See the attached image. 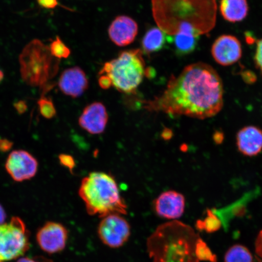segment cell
Here are the masks:
<instances>
[{
	"label": "cell",
	"instance_id": "1",
	"mask_svg": "<svg viewBox=\"0 0 262 262\" xmlns=\"http://www.w3.org/2000/svg\"><path fill=\"white\" fill-rule=\"evenodd\" d=\"M222 78L211 66L198 62L172 75L163 93L140 101L149 112L184 116L204 120L215 116L224 106Z\"/></svg>",
	"mask_w": 262,
	"mask_h": 262
},
{
	"label": "cell",
	"instance_id": "2",
	"mask_svg": "<svg viewBox=\"0 0 262 262\" xmlns=\"http://www.w3.org/2000/svg\"><path fill=\"white\" fill-rule=\"evenodd\" d=\"M154 19L166 35L208 34L217 21L216 0H151Z\"/></svg>",
	"mask_w": 262,
	"mask_h": 262
},
{
	"label": "cell",
	"instance_id": "3",
	"mask_svg": "<svg viewBox=\"0 0 262 262\" xmlns=\"http://www.w3.org/2000/svg\"><path fill=\"white\" fill-rule=\"evenodd\" d=\"M202 238L191 227L173 221L160 225L147 242L153 262H199Z\"/></svg>",
	"mask_w": 262,
	"mask_h": 262
},
{
	"label": "cell",
	"instance_id": "4",
	"mask_svg": "<svg viewBox=\"0 0 262 262\" xmlns=\"http://www.w3.org/2000/svg\"><path fill=\"white\" fill-rule=\"evenodd\" d=\"M78 194L88 214L103 218L110 214H127V205L116 180L103 172H93L81 180Z\"/></svg>",
	"mask_w": 262,
	"mask_h": 262
},
{
	"label": "cell",
	"instance_id": "5",
	"mask_svg": "<svg viewBox=\"0 0 262 262\" xmlns=\"http://www.w3.org/2000/svg\"><path fill=\"white\" fill-rule=\"evenodd\" d=\"M22 79L31 86L41 88L45 94L48 83L58 73L60 60L52 56L49 47L35 39L26 46L19 57Z\"/></svg>",
	"mask_w": 262,
	"mask_h": 262
},
{
	"label": "cell",
	"instance_id": "6",
	"mask_svg": "<svg viewBox=\"0 0 262 262\" xmlns=\"http://www.w3.org/2000/svg\"><path fill=\"white\" fill-rule=\"evenodd\" d=\"M142 51L139 49L124 51L117 58L106 62L99 75H105L111 85L120 93L130 94L136 90L147 76Z\"/></svg>",
	"mask_w": 262,
	"mask_h": 262
},
{
	"label": "cell",
	"instance_id": "7",
	"mask_svg": "<svg viewBox=\"0 0 262 262\" xmlns=\"http://www.w3.org/2000/svg\"><path fill=\"white\" fill-rule=\"evenodd\" d=\"M29 248V232L21 219L14 217L0 225V261L21 257Z\"/></svg>",
	"mask_w": 262,
	"mask_h": 262
},
{
	"label": "cell",
	"instance_id": "8",
	"mask_svg": "<svg viewBox=\"0 0 262 262\" xmlns=\"http://www.w3.org/2000/svg\"><path fill=\"white\" fill-rule=\"evenodd\" d=\"M98 235L101 242L111 248H118L128 241L130 235L129 223L120 214L103 217L98 225Z\"/></svg>",
	"mask_w": 262,
	"mask_h": 262
},
{
	"label": "cell",
	"instance_id": "9",
	"mask_svg": "<svg viewBox=\"0 0 262 262\" xmlns=\"http://www.w3.org/2000/svg\"><path fill=\"white\" fill-rule=\"evenodd\" d=\"M37 159L26 150H16L10 154L5 168L16 182H21L34 178L37 172Z\"/></svg>",
	"mask_w": 262,
	"mask_h": 262
},
{
	"label": "cell",
	"instance_id": "10",
	"mask_svg": "<svg viewBox=\"0 0 262 262\" xmlns=\"http://www.w3.org/2000/svg\"><path fill=\"white\" fill-rule=\"evenodd\" d=\"M211 52L216 63L223 67H229L241 60L242 44L234 35H222L213 42Z\"/></svg>",
	"mask_w": 262,
	"mask_h": 262
},
{
	"label": "cell",
	"instance_id": "11",
	"mask_svg": "<svg viewBox=\"0 0 262 262\" xmlns=\"http://www.w3.org/2000/svg\"><path fill=\"white\" fill-rule=\"evenodd\" d=\"M68 231L63 225L49 222L37 232V243L42 250L54 254L63 250L67 245Z\"/></svg>",
	"mask_w": 262,
	"mask_h": 262
},
{
	"label": "cell",
	"instance_id": "12",
	"mask_svg": "<svg viewBox=\"0 0 262 262\" xmlns=\"http://www.w3.org/2000/svg\"><path fill=\"white\" fill-rule=\"evenodd\" d=\"M185 208L184 195L172 190L162 192L154 202L156 214L169 220H176L182 217Z\"/></svg>",
	"mask_w": 262,
	"mask_h": 262
},
{
	"label": "cell",
	"instance_id": "13",
	"mask_svg": "<svg viewBox=\"0 0 262 262\" xmlns=\"http://www.w3.org/2000/svg\"><path fill=\"white\" fill-rule=\"evenodd\" d=\"M108 122V114L102 103H92L84 108L78 119L82 129L91 134H100L106 129Z\"/></svg>",
	"mask_w": 262,
	"mask_h": 262
},
{
	"label": "cell",
	"instance_id": "14",
	"mask_svg": "<svg viewBox=\"0 0 262 262\" xmlns=\"http://www.w3.org/2000/svg\"><path fill=\"white\" fill-rule=\"evenodd\" d=\"M137 22L129 16H118L108 29V35L113 43L120 47H126L135 40L138 34Z\"/></svg>",
	"mask_w": 262,
	"mask_h": 262
},
{
	"label": "cell",
	"instance_id": "15",
	"mask_svg": "<svg viewBox=\"0 0 262 262\" xmlns=\"http://www.w3.org/2000/svg\"><path fill=\"white\" fill-rule=\"evenodd\" d=\"M89 86L86 74L80 67L68 68L60 75L58 87L64 94L73 98L79 97Z\"/></svg>",
	"mask_w": 262,
	"mask_h": 262
},
{
	"label": "cell",
	"instance_id": "16",
	"mask_svg": "<svg viewBox=\"0 0 262 262\" xmlns=\"http://www.w3.org/2000/svg\"><path fill=\"white\" fill-rule=\"evenodd\" d=\"M236 143L242 155L257 156L262 150V130L254 126L244 127L237 133Z\"/></svg>",
	"mask_w": 262,
	"mask_h": 262
},
{
	"label": "cell",
	"instance_id": "17",
	"mask_svg": "<svg viewBox=\"0 0 262 262\" xmlns=\"http://www.w3.org/2000/svg\"><path fill=\"white\" fill-rule=\"evenodd\" d=\"M219 9L226 21L234 24L247 17L249 5L247 0H221Z\"/></svg>",
	"mask_w": 262,
	"mask_h": 262
},
{
	"label": "cell",
	"instance_id": "18",
	"mask_svg": "<svg viewBox=\"0 0 262 262\" xmlns=\"http://www.w3.org/2000/svg\"><path fill=\"white\" fill-rule=\"evenodd\" d=\"M167 35L158 27L149 29L142 41L143 51L147 54L159 52L165 47Z\"/></svg>",
	"mask_w": 262,
	"mask_h": 262
},
{
	"label": "cell",
	"instance_id": "19",
	"mask_svg": "<svg viewBox=\"0 0 262 262\" xmlns=\"http://www.w3.org/2000/svg\"><path fill=\"white\" fill-rule=\"evenodd\" d=\"M199 39L184 35H176L173 37L167 35V41L173 44L176 53L180 55L192 53L196 48Z\"/></svg>",
	"mask_w": 262,
	"mask_h": 262
},
{
	"label": "cell",
	"instance_id": "20",
	"mask_svg": "<svg viewBox=\"0 0 262 262\" xmlns=\"http://www.w3.org/2000/svg\"><path fill=\"white\" fill-rule=\"evenodd\" d=\"M225 262H253L251 252L243 245H235L225 255Z\"/></svg>",
	"mask_w": 262,
	"mask_h": 262
},
{
	"label": "cell",
	"instance_id": "21",
	"mask_svg": "<svg viewBox=\"0 0 262 262\" xmlns=\"http://www.w3.org/2000/svg\"><path fill=\"white\" fill-rule=\"evenodd\" d=\"M49 49L52 56L58 60L61 58H68L71 53L70 49L67 47L59 36H57L55 40L51 42Z\"/></svg>",
	"mask_w": 262,
	"mask_h": 262
},
{
	"label": "cell",
	"instance_id": "22",
	"mask_svg": "<svg viewBox=\"0 0 262 262\" xmlns=\"http://www.w3.org/2000/svg\"><path fill=\"white\" fill-rule=\"evenodd\" d=\"M45 96V95H42L38 101L39 111L42 117L51 119L56 115V110L51 98Z\"/></svg>",
	"mask_w": 262,
	"mask_h": 262
},
{
	"label": "cell",
	"instance_id": "23",
	"mask_svg": "<svg viewBox=\"0 0 262 262\" xmlns=\"http://www.w3.org/2000/svg\"><path fill=\"white\" fill-rule=\"evenodd\" d=\"M254 61L255 67L260 71L262 75V38L256 42Z\"/></svg>",
	"mask_w": 262,
	"mask_h": 262
},
{
	"label": "cell",
	"instance_id": "24",
	"mask_svg": "<svg viewBox=\"0 0 262 262\" xmlns=\"http://www.w3.org/2000/svg\"><path fill=\"white\" fill-rule=\"evenodd\" d=\"M60 163L72 171L74 168L75 163L73 157L70 155H62L59 156Z\"/></svg>",
	"mask_w": 262,
	"mask_h": 262
},
{
	"label": "cell",
	"instance_id": "25",
	"mask_svg": "<svg viewBox=\"0 0 262 262\" xmlns=\"http://www.w3.org/2000/svg\"><path fill=\"white\" fill-rule=\"evenodd\" d=\"M37 2L42 8L48 9H54L58 5L57 0H37Z\"/></svg>",
	"mask_w": 262,
	"mask_h": 262
},
{
	"label": "cell",
	"instance_id": "26",
	"mask_svg": "<svg viewBox=\"0 0 262 262\" xmlns=\"http://www.w3.org/2000/svg\"><path fill=\"white\" fill-rule=\"evenodd\" d=\"M16 262H53L49 258L42 256L26 257L19 258Z\"/></svg>",
	"mask_w": 262,
	"mask_h": 262
},
{
	"label": "cell",
	"instance_id": "27",
	"mask_svg": "<svg viewBox=\"0 0 262 262\" xmlns=\"http://www.w3.org/2000/svg\"><path fill=\"white\" fill-rule=\"evenodd\" d=\"M255 253L257 255L258 260H262V231L258 234L255 245Z\"/></svg>",
	"mask_w": 262,
	"mask_h": 262
},
{
	"label": "cell",
	"instance_id": "28",
	"mask_svg": "<svg viewBox=\"0 0 262 262\" xmlns=\"http://www.w3.org/2000/svg\"><path fill=\"white\" fill-rule=\"evenodd\" d=\"M12 143L10 141L5 139L0 140V150L7 151L11 148Z\"/></svg>",
	"mask_w": 262,
	"mask_h": 262
},
{
	"label": "cell",
	"instance_id": "29",
	"mask_svg": "<svg viewBox=\"0 0 262 262\" xmlns=\"http://www.w3.org/2000/svg\"><path fill=\"white\" fill-rule=\"evenodd\" d=\"M6 219V214L4 208L0 204V225L4 224Z\"/></svg>",
	"mask_w": 262,
	"mask_h": 262
},
{
	"label": "cell",
	"instance_id": "30",
	"mask_svg": "<svg viewBox=\"0 0 262 262\" xmlns=\"http://www.w3.org/2000/svg\"><path fill=\"white\" fill-rule=\"evenodd\" d=\"M15 106L16 109L17 110L19 113L24 112L26 107H27L24 101H19L18 103L15 104Z\"/></svg>",
	"mask_w": 262,
	"mask_h": 262
},
{
	"label": "cell",
	"instance_id": "31",
	"mask_svg": "<svg viewBox=\"0 0 262 262\" xmlns=\"http://www.w3.org/2000/svg\"><path fill=\"white\" fill-rule=\"evenodd\" d=\"M4 78V73H3V71L0 70V83L2 81Z\"/></svg>",
	"mask_w": 262,
	"mask_h": 262
},
{
	"label": "cell",
	"instance_id": "32",
	"mask_svg": "<svg viewBox=\"0 0 262 262\" xmlns=\"http://www.w3.org/2000/svg\"><path fill=\"white\" fill-rule=\"evenodd\" d=\"M0 262H2L1 261H0Z\"/></svg>",
	"mask_w": 262,
	"mask_h": 262
}]
</instances>
